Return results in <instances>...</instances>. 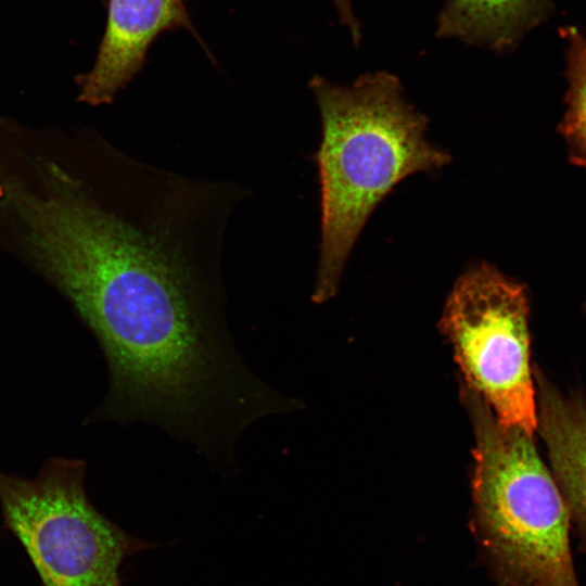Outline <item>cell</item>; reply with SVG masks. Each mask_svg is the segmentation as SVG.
I'll return each instance as SVG.
<instances>
[{"mask_svg": "<svg viewBox=\"0 0 586 586\" xmlns=\"http://www.w3.org/2000/svg\"><path fill=\"white\" fill-rule=\"evenodd\" d=\"M321 122L314 160L320 184V245L311 300L322 304L377 205L403 179L433 171L450 154L425 138L428 118L411 105L397 76L362 74L349 86L309 81Z\"/></svg>", "mask_w": 586, "mask_h": 586, "instance_id": "7a4b0ae2", "label": "cell"}, {"mask_svg": "<svg viewBox=\"0 0 586 586\" xmlns=\"http://www.w3.org/2000/svg\"><path fill=\"white\" fill-rule=\"evenodd\" d=\"M528 313L525 285L481 263L454 284L441 327L453 345L466 386L501 424L533 435L537 404L530 366Z\"/></svg>", "mask_w": 586, "mask_h": 586, "instance_id": "5b68a950", "label": "cell"}, {"mask_svg": "<svg viewBox=\"0 0 586 586\" xmlns=\"http://www.w3.org/2000/svg\"><path fill=\"white\" fill-rule=\"evenodd\" d=\"M461 393L475 437L477 537L498 586H578L570 511L533 435L501 424L469 387Z\"/></svg>", "mask_w": 586, "mask_h": 586, "instance_id": "3957f363", "label": "cell"}, {"mask_svg": "<svg viewBox=\"0 0 586 586\" xmlns=\"http://www.w3.org/2000/svg\"><path fill=\"white\" fill-rule=\"evenodd\" d=\"M552 12L551 0H446L435 34L505 54Z\"/></svg>", "mask_w": 586, "mask_h": 586, "instance_id": "ba28073f", "label": "cell"}, {"mask_svg": "<svg viewBox=\"0 0 586 586\" xmlns=\"http://www.w3.org/2000/svg\"><path fill=\"white\" fill-rule=\"evenodd\" d=\"M565 42V71L568 81L565 113L559 126L569 149L572 163L586 167V35L576 26L559 28Z\"/></svg>", "mask_w": 586, "mask_h": 586, "instance_id": "9c48e42d", "label": "cell"}, {"mask_svg": "<svg viewBox=\"0 0 586 586\" xmlns=\"http://www.w3.org/2000/svg\"><path fill=\"white\" fill-rule=\"evenodd\" d=\"M537 429L555 480L586 550V403L581 395L564 396L535 368Z\"/></svg>", "mask_w": 586, "mask_h": 586, "instance_id": "52a82bcc", "label": "cell"}, {"mask_svg": "<svg viewBox=\"0 0 586 586\" xmlns=\"http://www.w3.org/2000/svg\"><path fill=\"white\" fill-rule=\"evenodd\" d=\"M584 309H585V311H586V303H585V305H584Z\"/></svg>", "mask_w": 586, "mask_h": 586, "instance_id": "30bf717a", "label": "cell"}, {"mask_svg": "<svg viewBox=\"0 0 586 586\" xmlns=\"http://www.w3.org/2000/svg\"><path fill=\"white\" fill-rule=\"evenodd\" d=\"M80 459H48L35 479L0 471L7 527L24 546L44 586H120L125 558L148 547L89 500Z\"/></svg>", "mask_w": 586, "mask_h": 586, "instance_id": "277c9868", "label": "cell"}, {"mask_svg": "<svg viewBox=\"0 0 586 586\" xmlns=\"http://www.w3.org/2000/svg\"><path fill=\"white\" fill-rule=\"evenodd\" d=\"M175 28L195 34L183 0H109L94 64L78 79V100L91 106L112 103L141 69L152 42Z\"/></svg>", "mask_w": 586, "mask_h": 586, "instance_id": "8992f818", "label": "cell"}, {"mask_svg": "<svg viewBox=\"0 0 586 586\" xmlns=\"http://www.w3.org/2000/svg\"><path fill=\"white\" fill-rule=\"evenodd\" d=\"M250 195L237 182L137 160L88 129L37 142L0 169V249L58 290L92 332L113 416L184 420L241 380L222 252Z\"/></svg>", "mask_w": 586, "mask_h": 586, "instance_id": "6da1fadb", "label": "cell"}]
</instances>
